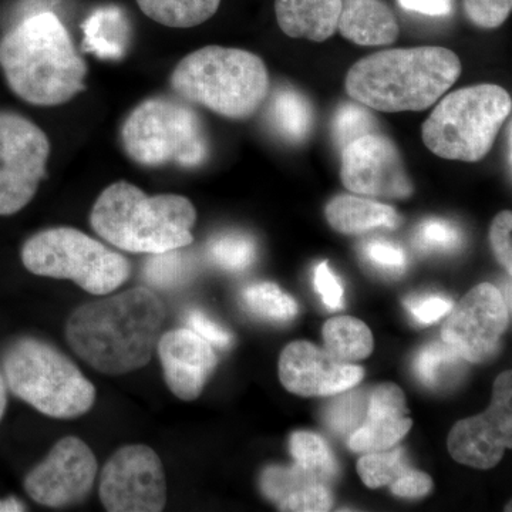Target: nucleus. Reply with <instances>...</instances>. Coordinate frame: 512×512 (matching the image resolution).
I'll return each instance as SVG.
<instances>
[{
	"instance_id": "f257e3e1",
	"label": "nucleus",
	"mask_w": 512,
	"mask_h": 512,
	"mask_svg": "<svg viewBox=\"0 0 512 512\" xmlns=\"http://www.w3.org/2000/svg\"><path fill=\"white\" fill-rule=\"evenodd\" d=\"M164 320L160 296L140 286L74 309L67 319L66 339L93 369L126 375L150 362Z\"/></svg>"
},
{
	"instance_id": "f03ea898",
	"label": "nucleus",
	"mask_w": 512,
	"mask_h": 512,
	"mask_svg": "<svg viewBox=\"0 0 512 512\" xmlns=\"http://www.w3.org/2000/svg\"><path fill=\"white\" fill-rule=\"evenodd\" d=\"M0 67L10 89L35 106H59L84 90L87 64L62 20L40 12L0 40Z\"/></svg>"
},
{
	"instance_id": "7ed1b4c3",
	"label": "nucleus",
	"mask_w": 512,
	"mask_h": 512,
	"mask_svg": "<svg viewBox=\"0 0 512 512\" xmlns=\"http://www.w3.org/2000/svg\"><path fill=\"white\" fill-rule=\"evenodd\" d=\"M460 74V59L446 47L383 50L353 64L346 92L367 109L420 111L433 106Z\"/></svg>"
},
{
	"instance_id": "20e7f679",
	"label": "nucleus",
	"mask_w": 512,
	"mask_h": 512,
	"mask_svg": "<svg viewBox=\"0 0 512 512\" xmlns=\"http://www.w3.org/2000/svg\"><path fill=\"white\" fill-rule=\"evenodd\" d=\"M197 221L183 195H147L127 181L111 184L94 202L90 224L104 241L133 254H161L188 247Z\"/></svg>"
},
{
	"instance_id": "39448f33",
	"label": "nucleus",
	"mask_w": 512,
	"mask_h": 512,
	"mask_svg": "<svg viewBox=\"0 0 512 512\" xmlns=\"http://www.w3.org/2000/svg\"><path fill=\"white\" fill-rule=\"evenodd\" d=\"M170 82L180 99L234 120L255 114L269 92L265 63L234 47L195 50L177 64Z\"/></svg>"
},
{
	"instance_id": "423d86ee",
	"label": "nucleus",
	"mask_w": 512,
	"mask_h": 512,
	"mask_svg": "<svg viewBox=\"0 0 512 512\" xmlns=\"http://www.w3.org/2000/svg\"><path fill=\"white\" fill-rule=\"evenodd\" d=\"M2 366L10 392L52 419H76L96 402L92 382L72 359L45 340H16L6 349Z\"/></svg>"
},
{
	"instance_id": "0eeeda50",
	"label": "nucleus",
	"mask_w": 512,
	"mask_h": 512,
	"mask_svg": "<svg viewBox=\"0 0 512 512\" xmlns=\"http://www.w3.org/2000/svg\"><path fill=\"white\" fill-rule=\"evenodd\" d=\"M511 109L510 94L495 84L457 90L424 123V144L441 158L476 163L490 153Z\"/></svg>"
},
{
	"instance_id": "6e6552de",
	"label": "nucleus",
	"mask_w": 512,
	"mask_h": 512,
	"mask_svg": "<svg viewBox=\"0 0 512 512\" xmlns=\"http://www.w3.org/2000/svg\"><path fill=\"white\" fill-rule=\"evenodd\" d=\"M22 262L32 274L69 279L93 295L119 289L131 274L130 262L76 228L37 232L22 248Z\"/></svg>"
},
{
	"instance_id": "1a4fd4ad",
	"label": "nucleus",
	"mask_w": 512,
	"mask_h": 512,
	"mask_svg": "<svg viewBox=\"0 0 512 512\" xmlns=\"http://www.w3.org/2000/svg\"><path fill=\"white\" fill-rule=\"evenodd\" d=\"M121 144L144 167H197L208 154L197 113L183 101L153 97L138 104L121 126Z\"/></svg>"
},
{
	"instance_id": "9d476101",
	"label": "nucleus",
	"mask_w": 512,
	"mask_h": 512,
	"mask_svg": "<svg viewBox=\"0 0 512 512\" xmlns=\"http://www.w3.org/2000/svg\"><path fill=\"white\" fill-rule=\"evenodd\" d=\"M49 138L20 114L0 111V215L29 204L46 177Z\"/></svg>"
},
{
	"instance_id": "9b49d317",
	"label": "nucleus",
	"mask_w": 512,
	"mask_h": 512,
	"mask_svg": "<svg viewBox=\"0 0 512 512\" xmlns=\"http://www.w3.org/2000/svg\"><path fill=\"white\" fill-rule=\"evenodd\" d=\"M99 495L106 511H163L167 481L161 458L143 444L119 448L101 471Z\"/></svg>"
},
{
	"instance_id": "f8f14e48",
	"label": "nucleus",
	"mask_w": 512,
	"mask_h": 512,
	"mask_svg": "<svg viewBox=\"0 0 512 512\" xmlns=\"http://www.w3.org/2000/svg\"><path fill=\"white\" fill-rule=\"evenodd\" d=\"M510 319V305L494 285L481 284L451 308L443 329V342L467 362L490 359L500 346Z\"/></svg>"
},
{
	"instance_id": "ddd939ff",
	"label": "nucleus",
	"mask_w": 512,
	"mask_h": 512,
	"mask_svg": "<svg viewBox=\"0 0 512 512\" xmlns=\"http://www.w3.org/2000/svg\"><path fill=\"white\" fill-rule=\"evenodd\" d=\"M96 477L92 448L79 437H64L29 471L23 487L37 504L63 508L83 503L92 493Z\"/></svg>"
},
{
	"instance_id": "4468645a",
	"label": "nucleus",
	"mask_w": 512,
	"mask_h": 512,
	"mask_svg": "<svg viewBox=\"0 0 512 512\" xmlns=\"http://www.w3.org/2000/svg\"><path fill=\"white\" fill-rule=\"evenodd\" d=\"M451 457L460 464L488 470L512 447V373L495 380L490 407L478 416L458 421L447 440Z\"/></svg>"
},
{
	"instance_id": "2eb2a0df",
	"label": "nucleus",
	"mask_w": 512,
	"mask_h": 512,
	"mask_svg": "<svg viewBox=\"0 0 512 512\" xmlns=\"http://www.w3.org/2000/svg\"><path fill=\"white\" fill-rule=\"evenodd\" d=\"M340 178L355 194L399 200L413 194L399 150L382 134H366L343 148Z\"/></svg>"
},
{
	"instance_id": "dca6fc26",
	"label": "nucleus",
	"mask_w": 512,
	"mask_h": 512,
	"mask_svg": "<svg viewBox=\"0 0 512 512\" xmlns=\"http://www.w3.org/2000/svg\"><path fill=\"white\" fill-rule=\"evenodd\" d=\"M365 376L360 366L343 362L309 342H293L279 357V379L288 392L303 397L348 392Z\"/></svg>"
},
{
	"instance_id": "f3484780",
	"label": "nucleus",
	"mask_w": 512,
	"mask_h": 512,
	"mask_svg": "<svg viewBox=\"0 0 512 512\" xmlns=\"http://www.w3.org/2000/svg\"><path fill=\"white\" fill-rule=\"evenodd\" d=\"M165 383L178 399H197L218 365L212 345L191 329L161 333L157 343Z\"/></svg>"
},
{
	"instance_id": "a211bd4d",
	"label": "nucleus",
	"mask_w": 512,
	"mask_h": 512,
	"mask_svg": "<svg viewBox=\"0 0 512 512\" xmlns=\"http://www.w3.org/2000/svg\"><path fill=\"white\" fill-rule=\"evenodd\" d=\"M412 426L403 390L396 384L383 383L370 394L365 420L350 434L349 447L357 453L389 450Z\"/></svg>"
},
{
	"instance_id": "6ab92c4d",
	"label": "nucleus",
	"mask_w": 512,
	"mask_h": 512,
	"mask_svg": "<svg viewBox=\"0 0 512 512\" xmlns=\"http://www.w3.org/2000/svg\"><path fill=\"white\" fill-rule=\"evenodd\" d=\"M338 29L360 46H386L399 36L392 10L382 0H342Z\"/></svg>"
},
{
	"instance_id": "aec40b11",
	"label": "nucleus",
	"mask_w": 512,
	"mask_h": 512,
	"mask_svg": "<svg viewBox=\"0 0 512 512\" xmlns=\"http://www.w3.org/2000/svg\"><path fill=\"white\" fill-rule=\"evenodd\" d=\"M342 0H276L279 28L295 39L325 42L335 35Z\"/></svg>"
},
{
	"instance_id": "412c9836",
	"label": "nucleus",
	"mask_w": 512,
	"mask_h": 512,
	"mask_svg": "<svg viewBox=\"0 0 512 512\" xmlns=\"http://www.w3.org/2000/svg\"><path fill=\"white\" fill-rule=\"evenodd\" d=\"M326 220L342 234L359 235L376 228H397L402 218L390 205L353 195H339L326 205Z\"/></svg>"
},
{
	"instance_id": "4be33fe9",
	"label": "nucleus",
	"mask_w": 512,
	"mask_h": 512,
	"mask_svg": "<svg viewBox=\"0 0 512 512\" xmlns=\"http://www.w3.org/2000/svg\"><path fill=\"white\" fill-rule=\"evenodd\" d=\"M128 30L126 16L119 8L97 9L83 23L84 50L100 59H120L127 49Z\"/></svg>"
},
{
	"instance_id": "5701e85b",
	"label": "nucleus",
	"mask_w": 512,
	"mask_h": 512,
	"mask_svg": "<svg viewBox=\"0 0 512 512\" xmlns=\"http://www.w3.org/2000/svg\"><path fill=\"white\" fill-rule=\"evenodd\" d=\"M326 350L343 362H356L372 355L373 335L362 320L338 316L323 326Z\"/></svg>"
},
{
	"instance_id": "b1692460",
	"label": "nucleus",
	"mask_w": 512,
	"mask_h": 512,
	"mask_svg": "<svg viewBox=\"0 0 512 512\" xmlns=\"http://www.w3.org/2000/svg\"><path fill=\"white\" fill-rule=\"evenodd\" d=\"M221 0H137L144 15L168 28H194L212 18Z\"/></svg>"
},
{
	"instance_id": "393cba45",
	"label": "nucleus",
	"mask_w": 512,
	"mask_h": 512,
	"mask_svg": "<svg viewBox=\"0 0 512 512\" xmlns=\"http://www.w3.org/2000/svg\"><path fill=\"white\" fill-rule=\"evenodd\" d=\"M271 121L286 140L299 143L311 133L313 111L309 101L293 89H281L271 103Z\"/></svg>"
},
{
	"instance_id": "a878e982",
	"label": "nucleus",
	"mask_w": 512,
	"mask_h": 512,
	"mask_svg": "<svg viewBox=\"0 0 512 512\" xmlns=\"http://www.w3.org/2000/svg\"><path fill=\"white\" fill-rule=\"evenodd\" d=\"M463 357L446 342L424 346L414 359V373L431 389L448 387L457 382L463 369Z\"/></svg>"
},
{
	"instance_id": "bb28decb",
	"label": "nucleus",
	"mask_w": 512,
	"mask_h": 512,
	"mask_svg": "<svg viewBox=\"0 0 512 512\" xmlns=\"http://www.w3.org/2000/svg\"><path fill=\"white\" fill-rule=\"evenodd\" d=\"M242 303L252 315L274 322L291 320L299 311L295 299L271 282L247 286L242 291Z\"/></svg>"
},
{
	"instance_id": "cd10ccee",
	"label": "nucleus",
	"mask_w": 512,
	"mask_h": 512,
	"mask_svg": "<svg viewBox=\"0 0 512 512\" xmlns=\"http://www.w3.org/2000/svg\"><path fill=\"white\" fill-rule=\"evenodd\" d=\"M296 463L311 471L320 483L326 484L338 473V464L328 443L311 431H296L289 441Z\"/></svg>"
},
{
	"instance_id": "c85d7f7f",
	"label": "nucleus",
	"mask_w": 512,
	"mask_h": 512,
	"mask_svg": "<svg viewBox=\"0 0 512 512\" xmlns=\"http://www.w3.org/2000/svg\"><path fill=\"white\" fill-rule=\"evenodd\" d=\"M208 256L225 271L242 272L255 262L256 242L242 232H225L211 239Z\"/></svg>"
},
{
	"instance_id": "c756f323",
	"label": "nucleus",
	"mask_w": 512,
	"mask_h": 512,
	"mask_svg": "<svg viewBox=\"0 0 512 512\" xmlns=\"http://www.w3.org/2000/svg\"><path fill=\"white\" fill-rule=\"evenodd\" d=\"M194 264L180 249L153 254L148 259L144 276L150 285L161 289H175L183 286L191 278Z\"/></svg>"
},
{
	"instance_id": "7c9ffc66",
	"label": "nucleus",
	"mask_w": 512,
	"mask_h": 512,
	"mask_svg": "<svg viewBox=\"0 0 512 512\" xmlns=\"http://www.w3.org/2000/svg\"><path fill=\"white\" fill-rule=\"evenodd\" d=\"M409 466L404 463L402 448L393 451H370L357 461V473L369 488L390 485Z\"/></svg>"
},
{
	"instance_id": "2f4dec72",
	"label": "nucleus",
	"mask_w": 512,
	"mask_h": 512,
	"mask_svg": "<svg viewBox=\"0 0 512 512\" xmlns=\"http://www.w3.org/2000/svg\"><path fill=\"white\" fill-rule=\"evenodd\" d=\"M318 478L301 464L295 463L291 467L272 466L266 468L261 477V488L266 497L274 503H281L295 491L308 485L319 484ZM323 484V483H320Z\"/></svg>"
},
{
	"instance_id": "473e14b6",
	"label": "nucleus",
	"mask_w": 512,
	"mask_h": 512,
	"mask_svg": "<svg viewBox=\"0 0 512 512\" xmlns=\"http://www.w3.org/2000/svg\"><path fill=\"white\" fill-rule=\"evenodd\" d=\"M365 410V397L362 393L342 394L326 409V424L340 436H350L365 420Z\"/></svg>"
},
{
	"instance_id": "72a5a7b5",
	"label": "nucleus",
	"mask_w": 512,
	"mask_h": 512,
	"mask_svg": "<svg viewBox=\"0 0 512 512\" xmlns=\"http://www.w3.org/2000/svg\"><path fill=\"white\" fill-rule=\"evenodd\" d=\"M375 119L366 106L360 103H346L336 111L333 134L340 148H345L357 138L373 133Z\"/></svg>"
},
{
	"instance_id": "f704fd0d",
	"label": "nucleus",
	"mask_w": 512,
	"mask_h": 512,
	"mask_svg": "<svg viewBox=\"0 0 512 512\" xmlns=\"http://www.w3.org/2000/svg\"><path fill=\"white\" fill-rule=\"evenodd\" d=\"M463 235L456 225L440 218L421 222L414 232V244L424 252H450L461 245Z\"/></svg>"
},
{
	"instance_id": "c9c22d12",
	"label": "nucleus",
	"mask_w": 512,
	"mask_h": 512,
	"mask_svg": "<svg viewBox=\"0 0 512 512\" xmlns=\"http://www.w3.org/2000/svg\"><path fill=\"white\" fill-rule=\"evenodd\" d=\"M362 254L373 268L379 269L384 274L400 275L406 269V252L393 242L372 239L363 245Z\"/></svg>"
},
{
	"instance_id": "e433bc0d",
	"label": "nucleus",
	"mask_w": 512,
	"mask_h": 512,
	"mask_svg": "<svg viewBox=\"0 0 512 512\" xmlns=\"http://www.w3.org/2000/svg\"><path fill=\"white\" fill-rule=\"evenodd\" d=\"M333 507V495L325 484H312L295 491L278 504L279 511L323 512Z\"/></svg>"
},
{
	"instance_id": "4c0bfd02",
	"label": "nucleus",
	"mask_w": 512,
	"mask_h": 512,
	"mask_svg": "<svg viewBox=\"0 0 512 512\" xmlns=\"http://www.w3.org/2000/svg\"><path fill=\"white\" fill-rule=\"evenodd\" d=\"M464 9L478 28L495 29L510 16L512 0H464Z\"/></svg>"
},
{
	"instance_id": "58836bf2",
	"label": "nucleus",
	"mask_w": 512,
	"mask_h": 512,
	"mask_svg": "<svg viewBox=\"0 0 512 512\" xmlns=\"http://www.w3.org/2000/svg\"><path fill=\"white\" fill-rule=\"evenodd\" d=\"M416 322L431 325L446 316L453 308V301L441 295L412 296L404 302Z\"/></svg>"
},
{
	"instance_id": "ea45409f",
	"label": "nucleus",
	"mask_w": 512,
	"mask_h": 512,
	"mask_svg": "<svg viewBox=\"0 0 512 512\" xmlns=\"http://www.w3.org/2000/svg\"><path fill=\"white\" fill-rule=\"evenodd\" d=\"M512 214L510 211H503L498 214L490 229L491 247L501 265L507 269L508 275L512 272Z\"/></svg>"
},
{
	"instance_id": "a19ab883",
	"label": "nucleus",
	"mask_w": 512,
	"mask_h": 512,
	"mask_svg": "<svg viewBox=\"0 0 512 512\" xmlns=\"http://www.w3.org/2000/svg\"><path fill=\"white\" fill-rule=\"evenodd\" d=\"M313 285L316 291L322 296L323 303L333 311H338L345 306V299H343V286L340 284L339 279L330 271L328 262H320L315 268L313 274Z\"/></svg>"
},
{
	"instance_id": "79ce46f5",
	"label": "nucleus",
	"mask_w": 512,
	"mask_h": 512,
	"mask_svg": "<svg viewBox=\"0 0 512 512\" xmlns=\"http://www.w3.org/2000/svg\"><path fill=\"white\" fill-rule=\"evenodd\" d=\"M187 328L200 335L202 339L207 340L210 345L218 348L227 349L232 345V335L227 329L215 323L201 311L188 312Z\"/></svg>"
},
{
	"instance_id": "37998d69",
	"label": "nucleus",
	"mask_w": 512,
	"mask_h": 512,
	"mask_svg": "<svg viewBox=\"0 0 512 512\" xmlns=\"http://www.w3.org/2000/svg\"><path fill=\"white\" fill-rule=\"evenodd\" d=\"M389 487L397 497L419 498L430 493L433 488V480L423 471L413 470L409 467Z\"/></svg>"
},
{
	"instance_id": "c03bdc74",
	"label": "nucleus",
	"mask_w": 512,
	"mask_h": 512,
	"mask_svg": "<svg viewBox=\"0 0 512 512\" xmlns=\"http://www.w3.org/2000/svg\"><path fill=\"white\" fill-rule=\"evenodd\" d=\"M400 6L409 12L441 18L453 12V0H399Z\"/></svg>"
},
{
	"instance_id": "a18cd8bd",
	"label": "nucleus",
	"mask_w": 512,
	"mask_h": 512,
	"mask_svg": "<svg viewBox=\"0 0 512 512\" xmlns=\"http://www.w3.org/2000/svg\"><path fill=\"white\" fill-rule=\"evenodd\" d=\"M6 406H8V386H6L5 379L0 373V421H2L3 414L6 412Z\"/></svg>"
},
{
	"instance_id": "49530a36",
	"label": "nucleus",
	"mask_w": 512,
	"mask_h": 512,
	"mask_svg": "<svg viewBox=\"0 0 512 512\" xmlns=\"http://www.w3.org/2000/svg\"><path fill=\"white\" fill-rule=\"evenodd\" d=\"M0 511H25V505L19 503L16 498L0 501Z\"/></svg>"
}]
</instances>
